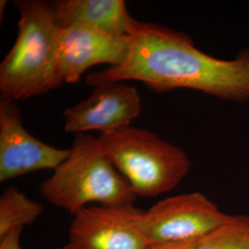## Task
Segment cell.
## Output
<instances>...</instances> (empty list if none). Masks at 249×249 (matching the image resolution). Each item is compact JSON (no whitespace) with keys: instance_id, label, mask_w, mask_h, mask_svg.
Returning a JSON list of instances; mask_svg holds the SVG:
<instances>
[{"instance_id":"cell-4","label":"cell","mask_w":249,"mask_h":249,"mask_svg":"<svg viewBox=\"0 0 249 249\" xmlns=\"http://www.w3.org/2000/svg\"><path fill=\"white\" fill-rule=\"evenodd\" d=\"M98 140L104 153L137 196L155 197L169 192L191 168L185 151L148 129L129 125L100 134Z\"/></svg>"},{"instance_id":"cell-3","label":"cell","mask_w":249,"mask_h":249,"mask_svg":"<svg viewBox=\"0 0 249 249\" xmlns=\"http://www.w3.org/2000/svg\"><path fill=\"white\" fill-rule=\"evenodd\" d=\"M40 193L72 215L89 203L121 207L133 205L138 197L104 153L98 137L84 133L76 134L70 156L40 184Z\"/></svg>"},{"instance_id":"cell-8","label":"cell","mask_w":249,"mask_h":249,"mask_svg":"<svg viewBox=\"0 0 249 249\" xmlns=\"http://www.w3.org/2000/svg\"><path fill=\"white\" fill-rule=\"evenodd\" d=\"M142 113L137 89L124 81L94 87L89 97L64 112L67 132L111 133L129 126Z\"/></svg>"},{"instance_id":"cell-5","label":"cell","mask_w":249,"mask_h":249,"mask_svg":"<svg viewBox=\"0 0 249 249\" xmlns=\"http://www.w3.org/2000/svg\"><path fill=\"white\" fill-rule=\"evenodd\" d=\"M207 196L188 193L164 198L136 218V227L151 244L196 241L231 221Z\"/></svg>"},{"instance_id":"cell-1","label":"cell","mask_w":249,"mask_h":249,"mask_svg":"<svg viewBox=\"0 0 249 249\" xmlns=\"http://www.w3.org/2000/svg\"><path fill=\"white\" fill-rule=\"evenodd\" d=\"M124 62L89 73L90 86L138 80L157 93L196 89L223 101H249V49L224 60L201 52L189 36L174 29L137 21Z\"/></svg>"},{"instance_id":"cell-10","label":"cell","mask_w":249,"mask_h":249,"mask_svg":"<svg viewBox=\"0 0 249 249\" xmlns=\"http://www.w3.org/2000/svg\"><path fill=\"white\" fill-rule=\"evenodd\" d=\"M59 28L85 27L108 35H130L138 20L128 13L124 0H58L51 3Z\"/></svg>"},{"instance_id":"cell-7","label":"cell","mask_w":249,"mask_h":249,"mask_svg":"<svg viewBox=\"0 0 249 249\" xmlns=\"http://www.w3.org/2000/svg\"><path fill=\"white\" fill-rule=\"evenodd\" d=\"M71 149H57L37 140L22 124L16 102L0 100V182L38 170L56 169Z\"/></svg>"},{"instance_id":"cell-14","label":"cell","mask_w":249,"mask_h":249,"mask_svg":"<svg viewBox=\"0 0 249 249\" xmlns=\"http://www.w3.org/2000/svg\"><path fill=\"white\" fill-rule=\"evenodd\" d=\"M196 241H180L151 244L147 249H195Z\"/></svg>"},{"instance_id":"cell-12","label":"cell","mask_w":249,"mask_h":249,"mask_svg":"<svg viewBox=\"0 0 249 249\" xmlns=\"http://www.w3.org/2000/svg\"><path fill=\"white\" fill-rule=\"evenodd\" d=\"M195 249H249V217L233 215L231 221L199 238Z\"/></svg>"},{"instance_id":"cell-9","label":"cell","mask_w":249,"mask_h":249,"mask_svg":"<svg viewBox=\"0 0 249 249\" xmlns=\"http://www.w3.org/2000/svg\"><path fill=\"white\" fill-rule=\"evenodd\" d=\"M129 45V36H111L85 27L61 29L57 53V71L61 82H77L95 65L109 64V67H113L122 64L127 56Z\"/></svg>"},{"instance_id":"cell-13","label":"cell","mask_w":249,"mask_h":249,"mask_svg":"<svg viewBox=\"0 0 249 249\" xmlns=\"http://www.w3.org/2000/svg\"><path fill=\"white\" fill-rule=\"evenodd\" d=\"M23 228H15L9 232L5 237L0 239V249H21L19 237ZM56 249H68L67 246Z\"/></svg>"},{"instance_id":"cell-11","label":"cell","mask_w":249,"mask_h":249,"mask_svg":"<svg viewBox=\"0 0 249 249\" xmlns=\"http://www.w3.org/2000/svg\"><path fill=\"white\" fill-rule=\"evenodd\" d=\"M44 206L29 198L16 187L0 196V239L15 228L31 225L44 213Z\"/></svg>"},{"instance_id":"cell-2","label":"cell","mask_w":249,"mask_h":249,"mask_svg":"<svg viewBox=\"0 0 249 249\" xmlns=\"http://www.w3.org/2000/svg\"><path fill=\"white\" fill-rule=\"evenodd\" d=\"M19 13L18 36L0 64L1 99L18 101L45 94L62 82L57 71L61 29L51 3L14 1Z\"/></svg>"},{"instance_id":"cell-6","label":"cell","mask_w":249,"mask_h":249,"mask_svg":"<svg viewBox=\"0 0 249 249\" xmlns=\"http://www.w3.org/2000/svg\"><path fill=\"white\" fill-rule=\"evenodd\" d=\"M142 210L134 205L88 206L73 215L68 249H147L150 243L136 227Z\"/></svg>"}]
</instances>
